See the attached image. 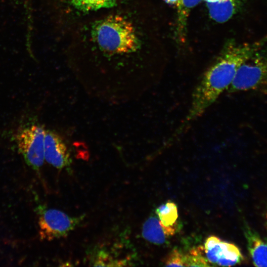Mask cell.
<instances>
[{"instance_id":"cell-14","label":"cell","mask_w":267,"mask_h":267,"mask_svg":"<svg viewBox=\"0 0 267 267\" xmlns=\"http://www.w3.org/2000/svg\"><path fill=\"white\" fill-rule=\"evenodd\" d=\"M185 266L209 267L210 263L204 255L203 246L192 249L184 255Z\"/></svg>"},{"instance_id":"cell-3","label":"cell","mask_w":267,"mask_h":267,"mask_svg":"<svg viewBox=\"0 0 267 267\" xmlns=\"http://www.w3.org/2000/svg\"><path fill=\"white\" fill-rule=\"evenodd\" d=\"M39 234L41 239L50 241L64 237L82 222L85 215L70 216L55 209L44 205L36 208Z\"/></svg>"},{"instance_id":"cell-16","label":"cell","mask_w":267,"mask_h":267,"mask_svg":"<svg viewBox=\"0 0 267 267\" xmlns=\"http://www.w3.org/2000/svg\"><path fill=\"white\" fill-rule=\"evenodd\" d=\"M166 4L170 6L177 8L179 0H162Z\"/></svg>"},{"instance_id":"cell-11","label":"cell","mask_w":267,"mask_h":267,"mask_svg":"<svg viewBox=\"0 0 267 267\" xmlns=\"http://www.w3.org/2000/svg\"><path fill=\"white\" fill-rule=\"evenodd\" d=\"M142 234L146 240L155 244L165 243L169 237L164 226L155 216L149 217L144 222Z\"/></svg>"},{"instance_id":"cell-7","label":"cell","mask_w":267,"mask_h":267,"mask_svg":"<svg viewBox=\"0 0 267 267\" xmlns=\"http://www.w3.org/2000/svg\"><path fill=\"white\" fill-rule=\"evenodd\" d=\"M44 155L46 161L58 169L70 168V154L62 138L56 133L45 131Z\"/></svg>"},{"instance_id":"cell-12","label":"cell","mask_w":267,"mask_h":267,"mask_svg":"<svg viewBox=\"0 0 267 267\" xmlns=\"http://www.w3.org/2000/svg\"><path fill=\"white\" fill-rule=\"evenodd\" d=\"M122 0H69L75 10L82 12H90L115 6Z\"/></svg>"},{"instance_id":"cell-13","label":"cell","mask_w":267,"mask_h":267,"mask_svg":"<svg viewBox=\"0 0 267 267\" xmlns=\"http://www.w3.org/2000/svg\"><path fill=\"white\" fill-rule=\"evenodd\" d=\"M160 223L165 227L176 226L178 218L176 204L171 201L159 206L156 210Z\"/></svg>"},{"instance_id":"cell-15","label":"cell","mask_w":267,"mask_h":267,"mask_svg":"<svg viewBox=\"0 0 267 267\" xmlns=\"http://www.w3.org/2000/svg\"><path fill=\"white\" fill-rule=\"evenodd\" d=\"M164 264L165 266L184 267V255L178 249H174L166 257Z\"/></svg>"},{"instance_id":"cell-5","label":"cell","mask_w":267,"mask_h":267,"mask_svg":"<svg viewBox=\"0 0 267 267\" xmlns=\"http://www.w3.org/2000/svg\"><path fill=\"white\" fill-rule=\"evenodd\" d=\"M45 134L42 126L31 125L20 129L16 135L19 152L27 164L35 171H39L44 162Z\"/></svg>"},{"instance_id":"cell-1","label":"cell","mask_w":267,"mask_h":267,"mask_svg":"<svg viewBox=\"0 0 267 267\" xmlns=\"http://www.w3.org/2000/svg\"><path fill=\"white\" fill-rule=\"evenodd\" d=\"M267 41V37L252 43H230L222 49L196 84L185 119L176 133L177 135L200 117L227 90L239 68Z\"/></svg>"},{"instance_id":"cell-4","label":"cell","mask_w":267,"mask_h":267,"mask_svg":"<svg viewBox=\"0 0 267 267\" xmlns=\"http://www.w3.org/2000/svg\"><path fill=\"white\" fill-rule=\"evenodd\" d=\"M257 53L239 68L227 89L228 92L267 89V56Z\"/></svg>"},{"instance_id":"cell-2","label":"cell","mask_w":267,"mask_h":267,"mask_svg":"<svg viewBox=\"0 0 267 267\" xmlns=\"http://www.w3.org/2000/svg\"><path fill=\"white\" fill-rule=\"evenodd\" d=\"M91 37L100 50L110 56L133 53L139 46L134 26L120 14L109 15L96 22Z\"/></svg>"},{"instance_id":"cell-9","label":"cell","mask_w":267,"mask_h":267,"mask_svg":"<svg viewBox=\"0 0 267 267\" xmlns=\"http://www.w3.org/2000/svg\"><path fill=\"white\" fill-rule=\"evenodd\" d=\"M201 0H179L177 7L176 35L178 41L183 43L186 41L188 19L191 10Z\"/></svg>"},{"instance_id":"cell-6","label":"cell","mask_w":267,"mask_h":267,"mask_svg":"<svg viewBox=\"0 0 267 267\" xmlns=\"http://www.w3.org/2000/svg\"><path fill=\"white\" fill-rule=\"evenodd\" d=\"M203 247L205 257L210 263L229 267L240 264L244 259L236 245L216 236H209Z\"/></svg>"},{"instance_id":"cell-8","label":"cell","mask_w":267,"mask_h":267,"mask_svg":"<svg viewBox=\"0 0 267 267\" xmlns=\"http://www.w3.org/2000/svg\"><path fill=\"white\" fill-rule=\"evenodd\" d=\"M243 231L247 249L254 266L267 267V242L246 223L243 226Z\"/></svg>"},{"instance_id":"cell-17","label":"cell","mask_w":267,"mask_h":267,"mask_svg":"<svg viewBox=\"0 0 267 267\" xmlns=\"http://www.w3.org/2000/svg\"><path fill=\"white\" fill-rule=\"evenodd\" d=\"M207 3H214L218 1L219 0H204Z\"/></svg>"},{"instance_id":"cell-10","label":"cell","mask_w":267,"mask_h":267,"mask_svg":"<svg viewBox=\"0 0 267 267\" xmlns=\"http://www.w3.org/2000/svg\"><path fill=\"white\" fill-rule=\"evenodd\" d=\"M239 0H219L214 3H207L210 17L218 23L229 20L235 13Z\"/></svg>"},{"instance_id":"cell-18","label":"cell","mask_w":267,"mask_h":267,"mask_svg":"<svg viewBox=\"0 0 267 267\" xmlns=\"http://www.w3.org/2000/svg\"><path fill=\"white\" fill-rule=\"evenodd\" d=\"M266 222H267V212L266 213Z\"/></svg>"}]
</instances>
